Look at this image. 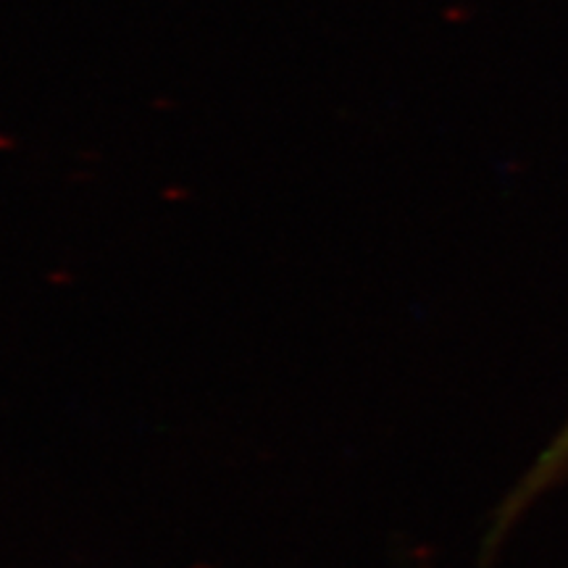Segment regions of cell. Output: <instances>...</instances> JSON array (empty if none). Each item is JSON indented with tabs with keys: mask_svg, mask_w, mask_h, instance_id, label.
Returning <instances> with one entry per match:
<instances>
[{
	"mask_svg": "<svg viewBox=\"0 0 568 568\" xmlns=\"http://www.w3.org/2000/svg\"><path fill=\"white\" fill-rule=\"evenodd\" d=\"M566 464H568V429L558 437V443L550 447L548 456L539 460L535 477L529 479V485H545V481H548L552 474H556L558 468H564Z\"/></svg>",
	"mask_w": 568,
	"mask_h": 568,
	"instance_id": "obj_1",
	"label": "cell"
}]
</instances>
